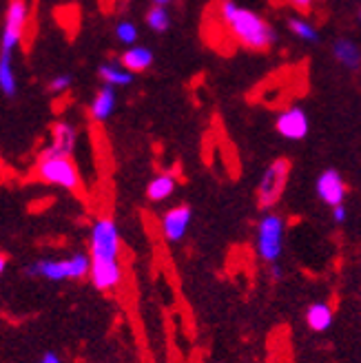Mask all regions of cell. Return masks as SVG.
<instances>
[{
    "mask_svg": "<svg viewBox=\"0 0 361 363\" xmlns=\"http://www.w3.org/2000/svg\"><path fill=\"white\" fill-rule=\"evenodd\" d=\"M220 16L228 25L231 33L235 35V40L240 45H244L246 49L266 51L277 38L273 27H270L260 13L250 11V9H242L233 3V0H224L220 5Z\"/></svg>",
    "mask_w": 361,
    "mask_h": 363,
    "instance_id": "1",
    "label": "cell"
},
{
    "mask_svg": "<svg viewBox=\"0 0 361 363\" xmlns=\"http://www.w3.org/2000/svg\"><path fill=\"white\" fill-rule=\"evenodd\" d=\"M35 175L45 184H53L67 191L80 189V173L74 164V160L67 155H40L38 167H35Z\"/></svg>",
    "mask_w": 361,
    "mask_h": 363,
    "instance_id": "2",
    "label": "cell"
},
{
    "mask_svg": "<svg viewBox=\"0 0 361 363\" xmlns=\"http://www.w3.org/2000/svg\"><path fill=\"white\" fill-rule=\"evenodd\" d=\"M255 244H257V255L264 262L275 264L282 257V250H284V220L277 213H268L260 220Z\"/></svg>",
    "mask_w": 361,
    "mask_h": 363,
    "instance_id": "3",
    "label": "cell"
},
{
    "mask_svg": "<svg viewBox=\"0 0 361 363\" xmlns=\"http://www.w3.org/2000/svg\"><path fill=\"white\" fill-rule=\"evenodd\" d=\"M89 255L91 259H118L120 255V233L113 220L102 217L91 226L89 235Z\"/></svg>",
    "mask_w": 361,
    "mask_h": 363,
    "instance_id": "4",
    "label": "cell"
},
{
    "mask_svg": "<svg viewBox=\"0 0 361 363\" xmlns=\"http://www.w3.org/2000/svg\"><path fill=\"white\" fill-rule=\"evenodd\" d=\"M288 175H291V162L284 157L275 160L273 164L264 171L260 186H257V204L262 208H270L273 204H277V199L282 197L286 189Z\"/></svg>",
    "mask_w": 361,
    "mask_h": 363,
    "instance_id": "5",
    "label": "cell"
},
{
    "mask_svg": "<svg viewBox=\"0 0 361 363\" xmlns=\"http://www.w3.org/2000/svg\"><path fill=\"white\" fill-rule=\"evenodd\" d=\"M27 21H29L27 0H9L7 11H5L3 35H0V53H11L21 45Z\"/></svg>",
    "mask_w": 361,
    "mask_h": 363,
    "instance_id": "6",
    "label": "cell"
},
{
    "mask_svg": "<svg viewBox=\"0 0 361 363\" xmlns=\"http://www.w3.org/2000/svg\"><path fill=\"white\" fill-rule=\"evenodd\" d=\"M275 129L286 140H304L309 135V116L299 106H291L277 116Z\"/></svg>",
    "mask_w": 361,
    "mask_h": 363,
    "instance_id": "7",
    "label": "cell"
},
{
    "mask_svg": "<svg viewBox=\"0 0 361 363\" xmlns=\"http://www.w3.org/2000/svg\"><path fill=\"white\" fill-rule=\"evenodd\" d=\"M317 195L321 202L328 204L331 208L344 204V197H346L344 177H341L335 169H326L317 177Z\"/></svg>",
    "mask_w": 361,
    "mask_h": 363,
    "instance_id": "8",
    "label": "cell"
},
{
    "mask_svg": "<svg viewBox=\"0 0 361 363\" xmlns=\"http://www.w3.org/2000/svg\"><path fill=\"white\" fill-rule=\"evenodd\" d=\"M89 279L98 290H113L122 281V268L118 259H91Z\"/></svg>",
    "mask_w": 361,
    "mask_h": 363,
    "instance_id": "9",
    "label": "cell"
},
{
    "mask_svg": "<svg viewBox=\"0 0 361 363\" xmlns=\"http://www.w3.org/2000/svg\"><path fill=\"white\" fill-rule=\"evenodd\" d=\"M78 142V131L69 122H56L51 129V144L43 151V155H67L71 157Z\"/></svg>",
    "mask_w": 361,
    "mask_h": 363,
    "instance_id": "10",
    "label": "cell"
},
{
    "mask_svg": "<svg viewBox=\"0 0 361 363\" xmlns=\"http://www.w3.org/2000/svg\"><path fill=\"white\" fill-rule=\"evenodd\" d=\"M191 220H193V213L189 206H175L171 211L165 213L162 217V233H165V238L169 242H179L189 233V226H191Z\"/></svg>",
    "mask_w": 361,
    "mask_h": 363,
    "instance_id": "11",
    "label": "cell"
},
{
    "mask_svg": "<svg viewBox=\"0 0 361 363\" xmlns=\"http://www.w3.org/2000/svg\"><path fill=\"white\" fill-rule=\"evenodd\" d=\"M27 272L33 277H43V279H49V281L71 279L69 259H40V262H33L27 268Z\"/></svg>",
    "mask_w": 361,
    "mask_h": 363,
    "instance_id": "12",
    "label": "cell"
},
{
    "mask_svg": "<svg viewBox=\"0 0 361 363\" xmlns=\"http://www.w3.org/2000/svg\"><path fill=\"white\" fill-rule=\"evenodd\" d=\"M116 102H118V96H116V89L104 84L98 94L94 96L91 100V106H89V116H91L96 122H104L109 120L113 108H116Z\"/></svg>",
    "mask_w": 361,
    "mask_h": 363,
    "instance_id": "13",
    "label": "cell"
},
{
    "mask_svg": "<svg viewBox=\"0 0 361 363\" xmlns=\"http://www.w3.org/2000/svg\"><path fill=\"white\" fill-rule=\"evenodd\" d=\"M120 65L131 74H142L153 65V51L147 47H129L122 53Z\"/></svg>",
    "mask_w": 361,
    "mask_h": 363,
    "instance_id": "14",
    "label": "cell"
},
{
    "mask_svg": "<svg viewBox=\"0 0 361 363\" xmlns=\"http://www.w3.org/2000/svg\"><path fill=\"white\" fill-rule=\"evenodd\" d=\"M333 53H335V60L346 67L350 71L359 69L361 67V49L355 40L350 38H339L335 45H333Z\"/></svg>",
    "mask_w": 361,
    "mask_h": 363,
    "instance_id": "15",
    "label": "cell"
},
{
    "mask_svg": "<svg viewBox=\"0 0 361 363\" xmlns=\"http://www.w3.org/2000/svg\"><path fill=\"white\" fill-rule=\"evenodd\" d=\"M306 323L311 325V330L323 333L333 325V308L326 301H315L306 311Z\"/></svg>",
    "mask_w": 361,
    "mask_h": 363,
    "instance_id": "16",
    "label": "cell"
},
{
    "mask_svg": "<svg viewBox=\"0 0 361 363\" xmlns=\"http://www.w3.org/2000/svg\"><path fill=\"white\" fill-rule=\"evenodd\" d=\"M175 186H177L175 177L169 175V173H162V175H157V177H153V179L149 182V186H147V197L151 199V202H165L167 197L173 195Z\"/></svg>",
    "mask_w": 361,
    "mask_h": 363,
    "instance_id": "17",
    "label": "cell"
},
{
    "mask_svg": "<svg viewBox=\"0 0 361 363\" xmlns=\"http://www.w3.org/2000/svg\"><path fill=\"white\" fill-rule=\"evenodd\" d=\"M0 91L13 98L18 91V80L13 71V53H0Z\"/></svg>",
    "mask_w": 361,
    "mask_h": 363,
    "instance_id": "18",
    "label": "cell"
},
{
    "mask_svg": "<svg viewBox=\"0 0 361 363\" xmlns=\"http://www.w3.org/2000/svg\"><path fill=\"white\" fill-rule=\"evenodd\" d=\"M100 78L104 80V84L109 86H126L133 82V74L126 71L120 62H106L100 67Z\"/></svg>",
    "mask_w": 361,
    "mask_h": 363,
    "instance_id": "19",
    "label": "cell"
},
{
    "mask_svg": "<svg viewBox=\"0 0 361 363\" xmlns=\"http://www.w3.org/2000/svg\"><path fill=\"white\" fill-rule=\"evenodd\" d=\"M67 259H69L71 279H84L89 272H91V255H84V252H76V255H71Z\"/></svg>",
    "mask_w": 361,
    "mask_h": 363,
    "instance_id": "20",
    "label": "cell"
},
{
    "mask_svg": "<svg viewBox=\"0 0 361 363\" xmlns=\"http://www.w3.org/2000/svg\"><path fill=\"white\" fill-rule=\"evenodd\" d=\"M147 25H149L153 31H157V33H162V31H167V29H169L171 18H169V11L165 9V5H153V7L149 9V13H147Z\"/></svg>",
    "mask_w": 361,
    "mask_h": 363,
    "instance_id": "21",
    "label": "cell"
},
{
    "mask_svg": "<svg viewBox=\"0 0 361 363\" xmlns=\"http://www.w3.org/2000/svg\"><path fill=\"white\" fill-rule=\"evenodd\" d=\"M288 27H291V31L297 35V38H301V40H306V43H317V40H319L317 29H315L311 23L299 21V18H293V21L288 23Z\"/></svg>",
    "mask_w": 361,
    "mask_h": 363,
    "instance_id": "22",
    "label": "cell"
},
{
    "mask_svg": "<svg viewBox=\"0 0 361 363\" xmlns=\"http://www.w3.org/2000/svg\"><path fill=\"white\" fill-rule=\"evenodd\" d=\"M116 35H118V40L124 43V45H129L133 47V43L138 40V27L129 21H124L116 27Z\"/></svg>",
    "mask_w": 361,
    "mask_h": 363,
    "instance_id": "23",
    "label": "cell"
},
{
    "mask_svg": "<svg viewBox=\"0 0 361 363\" xmlns=\"http://www.w3.org/2000/svg\"><path fill=\"white\" fill-rule=\"evenodd\" d=\"M71 86V76L62 74V76H56L51 82H49V91L51 94H62V91H67Z\"/></svg>",
    "mask_w": 361,
    "mask_h": 363,
    "instance_id": "24",
    "label": "cell"
},
{
    "mask_svg": "<svg viewBox=\"0 0 361 363\" xmlns=\"http://www.w3.org/2000/svg\"><path fill=\"white\" fill-rule=\"evenodd\" d=\"M333 220H335L337 224H344V222L348 220V211H346L344 204H339V206L333 208Z\"/></svg>",
    "mask_w": 361,
    "mask_h": 363,
    "instance_id": "25",
    "label": "cell"
},
{
    "mask_svg": "<svg viewBox=\"0 0 361 363\" xmlns=\"http://www.w3.org/2000/svg\"><path fill=\"white\" fill-rule=\"evenodd\" d=\"M288 5H293L295 9H299V11H309L311 9V5H313V0H286Z\"/></svg>",
    "mask_w": 361,
    "mask_h": 363,
    "instance_id": "26",
    "label": "cell"
},
{
    "mask_svg": "<svg viewBox=\"0 0 361 363\" xmlns=\"http://www.w3.org/2000/svg\"><path fill=\"white\" fill-rule=\"evenodd\" d=\"M38 363H62V359L56 352H45Z\"/></svg>",
    "mask_w": 361,
    "mask_h": 363,
    "instance_id": "27",
    "label": "cell"
},
{
    "mask_svg": "<svg viewBox=\"0 0 361 363\" xmlns=\"http://www.w3.org/2000/svg\"><path fill=\"white\" fill-rule=\"evenodd\" d=\"M270 277H273L275 281L282 279V266H279L277 262H275V264H270Z\"/></svg>",
    "mask_w": 361,
    "mask_h": 363,
    "instance_id": "28",
    "label": "cell"
},
{
    "mask_svg": "<svg viewBox=\"0 0 361 363\" xmlns=\"http://www.w3.org/2000/svg\"><path fill=\"white\" fill-rule=\"evenodd\" d=\"M5 268H7V257L3 255V252H0V275L5 272Z\"/></svg>",
    "mask_w": 361,
    "mask_h": 363,
    "instance_id": "29",
    "label": "cell"
},
{
    "mask_svg": "<svg viewBox=\"0 0 361 363\" xmlns=\"http://www.w3.org/2000/svg\"><path fill=\"white\" fill-rule=\"evenodd\" d=\"M155 5H167V3H171V0H153Z\"/></svg>",
    "mask_w": 361,
    "mask_h": 363,
    "instance_id": "30",
    "label": "cell"
},
{
    "mask_svg": "<svg viewBox=\"0 0 361 363\" xmlns=\"http://www.w3.org/2000/svg\"><path fill=\"white\" fill-rule=\"evenodd\" d=\"M359 18H361V11H359Z\"/></svg>",
    "mask_w": 361,
    "mask_h": 363,
    "instance_id": "31",
    "label": "cell"
}]
</instances>
